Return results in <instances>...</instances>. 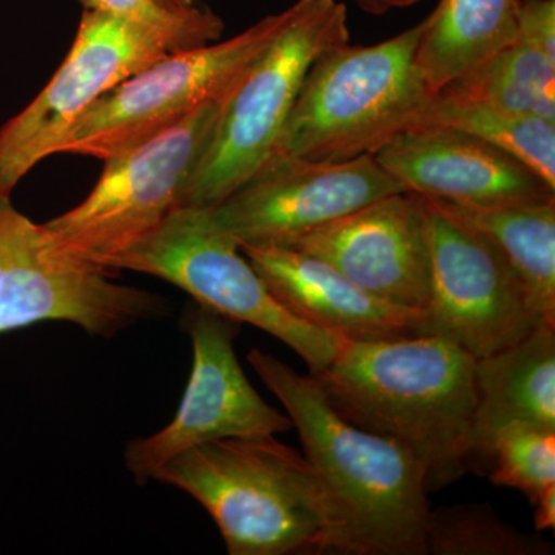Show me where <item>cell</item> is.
<instances>
[{
    "mask_svg": "<svg viewBox=\"0 0 555 555\" xmlns=\"http://www.w3.org/2000/svg\"><path fill=\"white\" fill-rule=\"evenodd\" d=\"M521 0H441L426 17L415 64L434 94L463 78L517 35Z\"/></svg>",
    "mask_w": 555,
    "mask_h": 555,
    "instance_id": "obj_19",
    "label": "cell"
},
{
    "mask_svg": "<svg viewBox=\"0 0 555 555\" xmlns=\"http://www.w3.org/2000/svg\"><path fill=\"white\" fill-rule=\"evenodd\" d=\"M426 20L375 46L324 51L301 90L270 159L343 163L374 155L418 127L434 93L415 64Z\"/></svg>",
    "mask_w": 555,
    "mask_h": 555,
    "instance_id": "obj_4",
    "label": "cell"
},
{
    "mask_svg": "<svg viewBox=\"0 0 555 555\" xmlns=\"http://www.w3.org/2000/svg\"><path fill=\"white\" fill-rule=\"evenodd\" d=\"M346 42L345 3L295 2L283 30L225 98L181 207L218 206L250 181L272 156L313 62Z\"/></svg>",
    "mask_w": 555,
    "mask_h": 555,
    "instance_id": "obj_5",
    "label": "cell"
},
{
    "mask_svg": "<svg viewBox=\"0 0 555 555\" xmlns=\"http://www.w3.org/2000/svg\"><path fill=\"white\" fill-rule=\"evenodd\" d=\"M83 9L129 22L169 53L218 42L224 22L198 0H79Z\"/></svg>",
    "mask_w": 555,
    "mask_h": 555,
    "instance_id": "obj_23",
    "label": "cell"
},
{
    "mask_svg": "<svg viewBox=\"0 0 555 555\" xmlns=\"http://www.w3.org/2000/svg\"><path fill=\"white\" fill-rule=\"evenodd\" d=\"M392 305L425 310L429 240L423 196L393 193L321 225L291 244Z\"/></svg>",
    "mask_w": 555,
    "mask_h": 555,
    "instance_id": "obj_14",
    "label": "cell"
},
{
    "mask_svg": "<svg viewBox=\"0 0 555 555\" xmlns=\"http://www.w3.org/2000/svg\"><path fill=\"white\" fill-rule=\"evenodd\" d=\"M288 17L291 7L235 38L170 53L141 69L94 102L56 153L109 159L169 130L201 105L225 100Z\"/></svg>",
    "mask_w": 555,
    "mask_h": 555,
    "instance_id": "obj_8",
    "label": "cell"
},
{
    "mask_svg": "<svg viewBox=\"0 0 555 555\" xmlns=\"http://www.w3.org/2000/svg\"><path fill=\"white\" fill-rule=\"evenodd\" d=\"M224 101L207 102L169 130L105 159L90 195L46 222L51 235L73 257L113 272V259L182 206Z\"/></svg>",
    "mask_w": 555,
    "mask_h": 555,
    "instance_id": "obj_7",
    "label": "cell"
},
{
    "mask_svg": "<svg viewBox=\"0 0 555 555\" xmlns=\"http://www.w3.org/2000/svg\"><path fill=\"white\" fill-rule=\"evenodd\" d=\"M192 375L177 415L159 433L130 441L127 469L138 485L155 478L170 459L207 441L287 433L291 416L269 406L248 383L233 349L235 321L199 305L190 310Z\"/></svg>",
    "mask_w": 555,
    "mask_h": 555,
    "instance_id": "obj_12",
    "label": "cell"
},
{
    "mask_svg": "<svg viewBox=\"0 0 555 555\" xmlns=\"http://www.w3.org/2000/svg\"><path fill=\"white\" fill-rule=\"evenodd\" d=\"M406 192L462 206H505L555 198L539 175L466 131L418 126L374 153Z\"/></svg>",
    "mask_w": 555,
    "mask_h": 555,
    "instance_id": "obj_15",
    "label": "cell"
},
{
    "mask_svg": "<svg viewBox=\"0 0 555 555\" xmlns=\"http://www.w3.org/2000/svg\"><path fill=\"white\" fill-rule=\"evenodd\" d=\"M477 409L470 469L491 465L495 434L511 423L555 430V324L476 361Z\"/></svg>",
    "mask_w": 555,
    "mask_h": 555,
    "instance_id": "obj_17",
    "label": "cell"
},
{
    "mask_svg": "<svg viewBox=\"0 0 555 555\" xmlns=\"http://www.w3.org/2000/svg\"><path fill=\"white\" fill-rule=\"evenodd\" d=\"M170 54L129 22L86 10L67 57L36 100L0 129V198L49 156L107 91Z\"/></svg>",
    "mask_w": 555,
    "mask_h": 555,
    "instance_id": "obj_10",
    "label": "cell"
},
{
    "mask_svg": "<svg viewBox=\"0 0 555 555\" xmlns=\"http://www.w3.org/2000/svg\"><path fill=\"white\" fill-rule=\"evenodd\" d=\"M113 276L73 257L46 224L0 198V334L67 321L109 338L163 313V298L115 283Z\"/></svg>",
    "mask_w": 555,
    "mask_h": 555,
    "instance_id": "obj_9",
    "label": "cell"
},
{
    "mask_svg": "<svg viewBox=\"0 0 555 555\" xmlns=\"http://www.w3.org/2000/svg\"><path fill=\"white\" fill-rule=\"evenodd\" d=\"M516 39L555 61V0H526L518 10Z\"/></svg>",
    "mask_w": 555,
    "mask_h": 555,
    "instance_id": "obj_25",
    "label": "cell"
},
{
    "mask_svg": "<svg viewBox=\"0 0 555 555\" xmlns=\"http://www.w3.org/2000/svg\"><path fill=\"white\" fill-rule=\"evenodd\" d=\"M489 480L495 486L518 489L535 502L555 486V430L511 423L495 434Z\"/></svg>",
    "mask_w": 555,
    "mask_h": 555,
    "instance_id": "obj_24",
    "label": "cell"
},
{
    "mask_svg": "<svg viewBox=\"0 0 555 555\" xmlns=\"http://www.w3.org/2000/svg\"><path fill=\"white\" fill-rule=\"evenodd\" d=\"M427 554L553 555L554 545L518 531L489 505H459L430 509Z\"/></svg>",
    "mask_w": 555,
    "mask_h": 555,
    "instance_id": "obj_22",
    "label": "cell"
},
{
    "mask_svg": "<svg viewBox=\"0 0 555 555\" xmlns=\"http://www.w3.org/2000/svg\"><path fill=\"white\" fill-rule=\"evenodd\" d=\"M352 2L356 3L358 9L366 11L369 14H374V16H382L386 11H389L383 0H352Z\"/></svg>",
    "mask_w": 555,
    "mask_h": 555,
    "instance_id": "obj_27",
    "label": "cell"
},
{
    "mask_svg": "<svg viewBox=\"0 0 555 555\" xmlns=\"http://www.w3.org/2000/svg\"><path fill=\"white\" fill-rule=\"evenodd\" d=\"M418 126H443L483 139L555 189V120L434 94Z\"/></svg>",
    "mask_w": 555,
    "mask_h": 555,
    "instance_id": "obj_21",
    "label": "cell"
},
{
    "mask_svg": "<svg viewBox=\"0 0 555 555\" xmlns=\"http://www.w3.org/2000/svg\"><path fill=\"white\" fill-rule=\"evenodd\" d=\"M109 269L158 276L219 315L268 332L305 360L309 375L324 371L343 345L278 302L240 244L215 222L210 207H178Z\"/></svg>",
    "mask_w": 555,
    "mask_h": 555,
    "instance_id": "obj_6",
    "label": "cell"
},
{
    "mask_svg": "<svg viewBox=\"0 0 555 555\" xmlns=\"http://www.w3.org/2000/svg\"><path fill=\"white\" fill-rule=\"evenodd\" d=\"M434 201L499 250L532 309L555 324V198L489 207Z\"/></svg>",
    "mask_w": 555,
    "mask_h": 555,
    "instance_id": "obj_18",
    "label": "cell"
},
{
    "mask_svg": "<svg viewBox=\"0 0 555 555\" xmlns=\"http://www.w3.org/2000/svg\"><path fill=\"white\" fill-rule=\"evenodd\" d=\"M534 525L537 531L555 528V486L542 492L534 503Z\"/></svg>",
    "mask_w": 555,
    "mask_h": 555,
    "instance_id": "obj_26",
    "label": "cell"
},
{
    "mask_svg": "<svg viewBox=\"0 0 555 555\" xmlns=\"http://www.w3.org/2000/svg\"><path fill=\"white\" fill-rule=\"evenodd\" d=\"M155 478L206 507L230 555H353L317 470L273 436L207 441L170 459Z\"/></svg>",
    "mask_w": 555,
    "mask_h": 555,
    "instance_id": "obj_2",
    "label": "cell"
},
{
    "mask_svg": "<svg viewBox=\"0 0 555 555\" xmlns=\"http://www.w3.org/2000/svg\"><path fill=\"white\" fill-rule=\"evenodd\" d=\"M386 3L387 9H406V7L415 5V3L422 2V0H383Z\"/></svg>",
    "mask_w": 555,
    "mask_h": 555,
    "instance_id": "obj_28",
    "label": "cell"
},
{
    "mask_svg": "<svg viewBox=\"0 0 555 555\" xmlns=\"http://www.w3.org/2000/svg\"><path fill=\"white\" fill-rule=\"evenodd\" d=\"M476 361L437 335L343 341L328 366L312 377L347 422L403 444L434 492L470 469Z\"/></svg>",
    "mask_w": 555,
    "mask_h": 555,
    "instance_id": "obj_1",
    "label": "cell"
},
{
    "mask_svg": "<svg viewBox=\"0 0 555 555\" xmlns=\"http://www.w3.org/2000/svg\"><path fill=\"white\" fill-rule=\"evenodd\" d=\"M423 201L430 258L427 335L478 360L531 334L543 320L499 250L436 201Z\"/></svg>",
    "mask_w": 555,
    "mask_h": 555,
    "instance_id": "obj_11",
    "label": "cell"
},
{
    "mask_svg": "<svg viewBox=\"0 0 555 555\" xmlns=\"http://www.w3.org/2000/svg\"><path fill=\"white\" fill-rule=\"evenodd\" d=\"M248 363L286 408L305 456L345 520L353 555H427L425 470L403 444L347 422L312 375L251 349Z\"/></svg>",
    "mask_w": 555,
    "mask_h": 555,
    "instance_id": "obj_3",
    "label": "cell"
},
{
    "mask_svg": "<svg viewBox=\"0 0 555 555\" xmlns=\"http://www.w3.org/2000/svg\"><path fill=\"white\" fill-rule=\"evenodd\" d=\"M400 192L406 190L371 153L343 163L276 158L210 208L215 222L240 246L287 247L321 225Z\"/></svg>",
    "mask_w": 555,
    "mask_h": 555,
    "instance_id": "obj_13",
    "label": "cell"
},
{
    "mask_svg": "<svg viewBox=\"0 0 555 555\" xmlns=\"http://www.w3.org/2000/svg\"><path fill=\"white\" fill-rule=\"evenodd\" d=\"M437 93L555 120V61L520 39Z\"/></svg>",
    "mask_w": 555,
    "mask_h": 555,
    "instance_id": "obj_20",
    "label": "cell"
},
{
    "mask_svg": "<svg viewBox=\"0 0 555 555\" xmlns=\"http://www.w3.org/2000/svg\"><path fill=\"white\" fill-rule=\"evenodd\" d=\"M284 309L343 341L423 337L426 312L369 294L320 258L283 246H240Z\"/></svg>",
    "mask_w": 555,
    "mask_h": 555,
    "instance_id": "obj_16",
    "label": "cell"
}]
</instances>
